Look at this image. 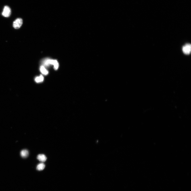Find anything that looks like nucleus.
<instances>
[{
	"mask_svg": "<svg viewBox=\"0 0 191 191\" xmlns=\"http://www.w3.org/2000/svg\"><path fill=\"white\" fill-rule=\"evenodd\" d=\"M41 62L42 65L44 67H49L50 65H53L54 68L55 70L58 69L59 66L58 62L56 60L47 58L43 59Z\"/></svg>",
	"mask_w": 191,
	"mask_h": 191,
	"instance_id": "obj_1",
	"label": "nucleus"
},
{
	"mask_svg": "<svg viewBox=\"0 0 191 191\" xmlns=\"http://www.w3.org/2000/svg\"><path fill=\"white\" fill-rule=\"evenodd\" d=\"M11 13V10L10 7L7 6H5L2 13V15L4 17H8L10 16Z\"/></svg>",
	"mask_w": 191,
	"mask_h": 191,
	"instance_id": "obj_2",
	"label": "nucleus"
},
{
	"mask_svg": "<svg viewBox=\"0 0 191 191\" xmlns=\"http://www.w3.org/2000/svg\"><path fill=\"white\" fill-rule=\"evenodd\" d=\"M23 24V20L21 18H18L14 21L13 23V27L16 29H19Z\"/></svg>",
	"mask_w": 191,
	"mask_h": 191,
	"instance_id": "obj_3",
	"label": "nucleus"
},
{
	"mask_svg": "<svg viewBox=\"0 0 191 191\" xmlns=\"http://www.w3.org/2000/svg\"><path fill=\"white\" fill-rule=\"evenodd\" d=\"M183 52L185 54L189 55L191 53V46L189 44H187L182 48Z\"/></svg>",
	"mask_w": 191,
	"mask_h": 191,
	"instance_id": "obj_4",
	"label": "nucleus"
},
{
	"mask_svg": "<svg viewBox=\"0 0 191 191\" xmlns=\"http://www.w3.org/2000/svg\"><path fill=\"white\" fill-rule=\"evenodd\" d=\"M37 159L40 162H44L46 161L47 158L45 155L44 154H39L38 155Z\"/></svg>",
	"mask_w": 191,
	"mask_h": 191,
	"instance_id": "obj_5",
	"label": "nucleus"
},
{
	"mask_svg": "<svg viewBox=\"0 0 191 191\" xmlns=\"http://www.w3.org/2000/svg\"><path fill=\"white\" fill-rule=\"evenodd\" d=\"M40 70L41 72L44 75H47L49 73L48 71L42 65L40 67Z\"/></svg>",
	"mask_w": 191,
	"mask_h": 191,
	"instance_id": "obj_6",
	"label": "nucleus"
},
{
	"mask_svg": "<svg viewBox=\"0 0 191 191\" xmlns=\"http://www.w3.org/2000/svg\"><path fill=\"white\" fill-rule=\"evenodd\" d=\"M29 154V152L26 150H22L20 152V155L21 157L23 158L27 157Z\"/></svg>",
	"mask_w": 191,
	"mask_h": 191,
	"instance_id": "obj_7",
	"label": "nucleus"
},
{
	"mask_svg": "<svg viewBox=\"0 0 191 191\" xmlns=\"http://www.w3.org/2000/svg\"><path fill=\"white\" fill-rule=\"evenodd\" d=\"M44 79V77L42 75H41L40 76L36 77L35 80L37 83H39L42 82L43 81Z\"/></svg>",
	"mask_w": 191,
	"mask_h": 191,
	"instance_id": "obj_8",
	"label": "nucleus"
},
{
	"mask_svg": "<svg viewBox=\"0 0 191 191\" xmlns=\"http://www.w3.org/2000/svg\"><path fill=\"white\" fill-rule=\"evenodd\" d=\"M45 165L43 163L39 164L37 167V169L39 171H42L45 168Z\"/></svg>",
	"mask_w": 191,
	"mask_h": 191,
	"instance_id": "obj_9",
	"label": "nucleus"
}]
</instances>
